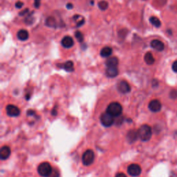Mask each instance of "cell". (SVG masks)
<instances>
[{
    "label": "cell",
    "instance_id": "cell-2",
    "mask_svg": "<svg viewBox=\"0 0 177 177\" xmlns=\"http://www.w3.org/2000/svg\"><path fill=\"white\" fill-rule=\"evenodd\" d=\"M107 112L114 117H119L122 112V105L117 102L111 103L107 108Z\"/></svg>",
    "mask_w": 177,
    "mask_h": 177
},
{
    "label": "cell",
    "instance_id": "cell-27",
    "mask_svg": "<svg viewBox=\"0 0 177 177\" xmlns=\"http://www.w3.org/2000/svg\"><path fill=\"white\" fill-rule=\"evenodd\" d=\"M23 6H24V3H23V2H22V1H17L16 4H15V7L17 8H19V9H20V8H22Z\"/></svg>",
    "mask_w": 177,
    "mask_h": 177
},
{
    "label": "cell",
    "instance_id": "cell-28",
    "mask_svg": "<svg viewBox=\"0 0 177 177\" xmlns=\"http://www.w3.org/2000/svg\"><path fill=\"white\" fill-rule=\"evenodd\" d=\"M41 0H34V6L36 8H39L40 6Z\"/></svg>",
    "mask_w": 177,
    "mask_h": 177
},
{
    "label": "cell",
    "instance_id": "cell-29",
    "mask_svg": "<svg viewBox=\"0 0 177 177\" xmlns=\"http://www.w3.org/2000/svg\"><path fill=\"white\" fill-rule=\"evenodd\" d=\"M172 70H173V71L177 73V60H176V61L172 64Z\"/></svg>",
    "mask_w": 177,
    "mask_h": 177
},
{
    "label": "cell",
    "instance_id": "cell-32",
    "mask_svg": "<svg viewBox=\"0 0 177 177\" xmlns=\"http://www.w3.org/2000/svg\"><path fill=\"white\" fill-rule=\"evenodd\" d=\"M28 8H26V9H25V10H23V11L22 12H20V16H24L25 14L28 13Z\"/></svg>",
    "mask_w": 177,
    "mask_h": 177
},
{
    "label": "cell",
    "instance_id": "cell-18",
    "mask_svg": "<svg viewBox=\"0 0 177 177\" xmlns=\"http://www.w3.org/2000/svg\"><path fill=\"white\" fill-rule=\"evenodd\" d=\"M118 59L116 57H111L109 58L106 62V65L107 67H113V66H117L118 65Z\"/></svg>",
    "mask_w": 177,
    "mask_h": 177
},
{
    "label": "cell",
    "instance_id": "cell-24",
    "mask_svg": "<svg viewBox=\"0 0 177 177\" xmlns=\"http://www.w3.org/2000/svg\"><path fill=\"white\" fill-rule=\"evenodd\" d=\"M60 176V172L58 170L53 169L51 173L50 174V175L48 177H59Z\"/></svg>",
    "mask_w": 177,
    "mask_h": 177
},
{
    "label": "cell",
    "instance_id": "cell-7",
    "mask_svg": "<svg viewBox=\"0 0 177 177\" xmlns=\"http://www.w3.org/2000/svg\"><path fill=\"white\" fill-rule=\"evenodd\" d=\"M6 111L7 115L10 117H17L20 114V109L17 106L13 105H7L6 107Z\"/></svg>",
    "mask_w": 177,
    "mask_h": 177
},
{
    "label": "cell",
    "instance_id": "cell-23",
    "mask_svg": "<svg viewBox=\"0 0 177 177\" xmlns=\"http://www.w3.org/2000/svg\"><path fill=\"white\" fill-rule=\"evenodd\" d=\"M75 36H76V38L79 42H82L84 40V35H82V33H81L80 31H76V32L75 33Z\"/></svg>",
    "mask_w": 177,
    "mask_h": 177
},
{
    "label": "cell",
    "instance_id": "cell-4",
    "mask_svg": "<svg viewBox=\"0 0 177 177\" xmlns=\"http://www.w3.org/2000/svg\"><path fill=\"white\" fill-rule=\"evenodd\" d=\"M94 158L95 154L93 151L91 150V149H87L83 154L82 157L83 165L85 166H89L91 165L93 163V161H94Z\"/></svg>",
    "mask_w": 177,
    "mask_h": 177
},
{
    "label": "cell",
    "instance_id": "cell-8",
    "mask_svg": "<svg viewBox=\"0 0 177 177\" xmlns=\"http://www.w3.org/2000/svg\"><path fill=\"white\" fill-rule=\"evenodd\" d=\"M117 89L121 93H127L130 92L131 87L129 83L125 80L120 81L117 84Z\"/></svg>",
    "mask_w": 177,
    "mask_h": 177
},
{
    "label": "cell",
    "instance_id": "cell-6",
    "mask_svg": "<svg viewBox=\"0 0 177 177\" xmlns=\"http://www.w3.org/2000/svg\"><path fill=\"white\" fill-rule=\"evenodd\" d=\"M141 172H142V169H141V166L138 164H131L127 168L128 174L132 176H138L141 174Z\"/></svg>",
    "mask_w": 177,
    "mask_h": 177
},
{
    "label": "cell",
    "instance_id": "cell-31",
    "mask_svg": "<svg viewBox=\"0 0 177 177\" xmlns=\"http://www.w3.org/2000/svg\"><path fill=\"white\" fill-rule=\"evenodd\" d=\"M35 114V112L33 111V110H28V111H27V115L28 116H34Z\"/></svg>",
    "mask_w": 177,
    "mask_h": 177
},
{
    "label": "cell",
    "instance_id": "cell-10",
    "mask_svg": "<svg viewBox=\"0 0 177 177\" xmlns=\"http://www.w3.org/2000/svg\"><path fill=\"white\" fill-rule=\"evenodd\" d=\"M61 44L64 48L70 49L74 44V39L71 36H65L62 38L61 41Z\"/></svg>",
    "mask_w": 177,
    "mask_h": 177
},
{
    "label": "cell",
    "instance_id": "cell-30",
    "mask_svg": "<svg viewBox=\"0 0 177 177\" xmlns=\"http://www.w3.org/2000/svg\"><path fill=\"white\" fill-rule=\"evenodd\" d=\"M84 18H82V20H81L80 21H79V22H78V24H77V27H80V26H82L83 24H84Z\"/></svg>",
    "mask_w": 177,
    "mask_h": 177
},
{
    "label": "cell",
    "instance_id": "cell-3",
    "mask_svg": "<svg viewBox=\"0 0 177 177\" xmlns=\"http://www.w3.org/2000/svg\"><path fill=\"white\" fill-rule=\"evenodd\" d=\"M52 170H53V168H52L51 165L48 162L42 163L38 166V168H37V172H38L39 175L43 177L49 176L50 174L51 173Z\"/></svg>",
    "mask_w": 177,
    "mask_h": 177
},
{
    "label": "cell",
    "instance_id": "cell-34",
    "mask_svg": "<svg viewBox=\"0 0 177 177\" xmlns=\"http://www.w3.org/2000/svg\"><path fill=\"white\" fill-rule=\"evenodd\" d=\"M115 177H127V176L124 173H118Z\"/></svg>",
    "mask_w": 177,
    "mask_h": 177
},
{
    "label": "cell",
    "instance_id": "cell-16",
    "mask_svg": "<svg viewBox=\"0 0 177 177\" xmlns=\"http://www.w3.org/2000/svg\"><path fill=\"white\" fill-rule=\"evenodd\" d=\"M144 60L145 63L148 64V65H152L155 62L154 58L153 55L150 52H147V53L145 54L144 56Z\"/></svg>",
    "mask_w": 177,
    "mask_h": 177
},
{
    "label": "cell",
    "instance_id": "cell-20",
    "mask_svg": "<svg viewBox=\"0 0 177 177\" xmlns=\"http://www.w3.org/2000/svg\"><path fill=\"white\" fill-rule=\"evenodd\" d=\"M46 26L50 28H55L56 27V20L53 17H49L45 22Z\"/></svg>",
    "mask_w": 177,
    "mask_h": 177
},
{
    "label": "cell",
    "instance_id": "cell-21",
    "mask_svg": "<svg viewBox=\"0 0 177 177\" xmlns=\"http://www.w3.org/2000/svg\"><path fill=\"white\" fill-rule=\"evenodd\" d=\"M149 22H150V23L153 26L157 27V28H159V27L161 26V21H160L159 19L157 17H151L149 18Z\"/></svg>",
    "mask_w": 177,
    "mask_h": 177
},
{
    "label": "cell",
    "instance_id": "cell-5",
    "mask_svg": "<svg viewBox=\"0 0 177 177\" xmlns=\"http://www.w3.org/2000/svg\"><path fill=\"white\" fill-rule=\"evenodd\" d=\"M100 120H101V124L104 127H109L113 125V124L114 123V117L111 114L106 112V113L102 114L101 118H100Z\"/></svg>",
    "mask_w": 177,
    "mask_h": 177
},
{
    "label": "cell",
    "instance_id": "cell-11",
    "mask_svg": "<svg viewBox=\"0 0 177 177\" xmlns=\"http://www.w3.org/2000/svg\"><path fill=\"white\" fill-rule=\"evenodd\" d=\"M151 47L158 51H162L164 50L165 45L159 39H154V40L151 42Z\"/></svg>",
    "mask_w": 177,
    "mask_h": 177
},
{
    "label": "cell",
    "instance_id": "cell-35",
    "mask_svg": "<svg viewBox=\"0 0 177 177\" xmlns=\"http://www.w3.org/2000/svg\"><path fill=\"white\" fill-rule=\"evenodd\" d=\"M152 85H153V87H157L158 85H159V82H158V80H154L152 82Z\"/></svg>",
    "mask_w": 177,
    "mask_h": 177
},
{
    "label": "cell",
    "instance_id": "cell-22",
    "mask_svg": "<svg viewBox=\"0 0 177 177\" xmlns=\"http://www.w3.org/2000/svg\"><path fill=\"white\" fill-rule=\"evenodd\" d=\"M98 8L101 9V10H106L109 7V4H108L107 1H105V0H103V1H101L98 2Z\"/></svg>",
    "mask_w": 177,
    "mask_h": 177
},
{
    "label": "cell",
    "instance_id": "cell-25",
    "mask_svg": "<svg viewBox=\"0 0 177 177\" xmlns=\"http://www.w3.org/2000/svg\"><path fill=\"white\" fill-rule=\"evenodd\" d=\"M170 98H172L173 100L176 99L177 98V91L173 89V90H172L171 91H170Z\"/></svg>",
    "mask_w": 177,
    "mask_h": 177
},
{
    "label": "cell",
    "instance_id": "cell-12",
    "mask_svg": "<svg viewBox=\"0 0 177 177\" xmlns=\"http://www.w3.org/2000/svg\"><path fill=\"white\" fill-rule=\"evenodd\" d=\"M10 147L8 146H3L1 147V149H0V158L1 160H6L7 159L8 157H10Z\"/></svg>",
    "mask_w": 177,
    "mask_h": 177
},
{
    "label": "cell",
    "instance_id": "cell-9",
    "mask_svg": "<svg viewBox=\"0 0 177 177\" xmlns=\"http://www.w3.org/2000/svg\"><path fill=\"white\" fill-rule=\"evenodd\" d=\"M148 108L151 111L157 113V112H159L161 111L162 108L161 103L159 101V100H157V99L152 100V101L149 102L148 105Z\"/></svg>",
    "mask_w": 177,
    "mask_h": 177
},
{
    "label": "cell",
    "instance_id": "cell-15",
    "mask_svg": "<svg viewBox=\"0 0 177 177\" xmlns=\"http://www.w3.org/2000/svg\"><path fill=\"white\" fill-rule=\"evenodd\" d=\"M17 37L18 39L21 41H26L29 37V33L25 29H22V30L19 31L17 33Z\"/></svg>",
    "mask_w": 177,
    "mask_h": 177
},
{
    "label": "cell",
    "instance_id": "cell-33",
    "mask_svg": "<svg viewBox=\"0 0 177 177\" xmlns=\"http://www.w3.org/2000/svg\"><path fill=\"white\" fill-rule=\"evenodd\" d=\"M66 8H68V10H71V9H72L73 8H74V5H73V4H71V3H68L66 5Z\"/></svg>",
    "mask_w": 177,
    "mask_h": 177
},
{
    "label": "cell",
    "instance_id": "cell-13",
    "mask_svg": "<svg viewBox=\"0 0 177 177\" xmlns=\"http://www.w3.org/2000/svg\"><path fill=\"white\" fill-rule=\"evenodd\" d=\"M138 138V131L135 130H130V132L127 134V139L130 143H134Z\"/></svg>",
    "mask_w": 177,
    "mask_h": 177
},
{
    "label": "cell",
    "instance_id": "cell-26",
    "mask_svg": "<svg viewBox=\"0 0 177 177\" xmlns=\"http://www.w3.org/2000/svg\"><path fill=\"white\" fill-rule=\"evenodd\" d=\"M25 22H26V24H31L33 23V19L31 16H27L26 20H25Z\"/></svg>",
    "mask_w": 177,
    "mask_h": 177
},
{
    "label": "cell",
    "instance_id": "cell-17",
    "mask_svg": "<svg viewBox=\"0 0 177 177\" xmlns=\"http://www.w3.org/2000/svg\"><path fill=\"white\" fill-rule=\"evenodd\" d=\"M60 67L63 68L64 70L66 71L67 72H72L74 71V62L71 60H68V61L66 62L63 65L60 66Z\"/></svg>",
    "mask_w": 177,
    "mask_h": 177
},
{
    "label": "cell",
    "instance_id": "cell-36",
    "mask_svg": "<svg viewBox=\"0 0 177 177\" xmlns=\"http://www.w3.org/2000/svg\"><path fill=\"white\" fill-rule=\"evenodd\" d=\"M57 114V108H54L53 111H52V115L55 116Z\"/></svg>",
    "mask_w": 177,
    "mask_h": 177
},
{
    "label": "cell",
    "instance_id": "cell-1",
    "mask_svg": "<svg viewBox=\"0 0 177 177\" xmlns=\"http://www.w3.org/2000/svg\"><path fill=\"white\" fill-rule=\"evenodd\" d=\"M138 138L143 142L149 141L152 136V129L148 125H143L138 130Z\"/></svg>",
    "mask_w": 177,
    "mask_h": 177
},
{
    "label": "cell",
    "instance_id": "cell-14",
    "mask_svg": "<svg viewBox=\"0 0 177 177\" xmlns=\"http://www.w3.org/2000/svg\"><path fill=\"white\" fill-rule=\"evenodd\" d=\"M106 75L109 78H115L118 75V69L117 66L107 67L106 69Z\"/></svg>",
    "mask_w": 177,
    "mask_h": 177
},
{
    "label": "cell",
    "instance_id": "cell-19",
    "mask_svg": "<svg viewBox=\"0 0 177 177\" xmlns=\"http://www.w3.org/2000/svg\"><path fill=\"white\" fill-rule=\"evenodd\" d=\"M112 54V49L109 47H105L101 51V55L103 58H108Z\"/></svg>",
    "mask_w": 177,
    "mask_h": 177
}]
</instances>
